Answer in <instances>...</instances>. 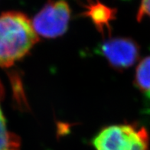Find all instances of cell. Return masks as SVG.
Here are the masks:
<instances>
[{"label":"cell","mask_w":150,"mask_h":150,"mask_svg":"<svg viewBox=\"0 0 150 150\" xmlns=\"http://www.w3.org/2000/svg\"><path fill=\"white\" fill-rule=\"evenodd\" d=\"M2 92L0 85V96ZM19 147V137L7 129L6 120L0 108V150H18Z\"/></svg>","instance_id":"52a82bcc"},{"label":"cell","mask_w":150,"mask_h":150,"mask_svg":"<svg viewBox=\"0 0 150 150\" xmlns=\"http://www.w3.org/2000/svg\"><path fill=\"white\" fill-rule=\"evenodd\" d=\"M135 85L142 93L150 97V56L143 58L137 66Z\"/></svg>","instance_id":"8992f818"},{"label":"cell","mask_w":150,"mask_h":150,"mask_svg":"<svg viewBox=\"0 0 150 150\" xmlns=\"http://www.w3.org/2000/svg\"><path fill=\"white\" fill-rule=\"evenodd\" d=\"M38 41L32 22L24 13L0 14V67L13 65L28 54Z\"/></svg>","instance_id":"6da1fadb"},{"label":"cell","mask_w":150,"mask_h":150,"mask_svg":"<svg viewBox=\"0 0 150 150\" xmlns=\"http://www.w3.org/2000/svg\"><path fill=\"white\" fill-rule=\"evenodd\" d=\"M92 142L96 150H150L148 131L136 123L105 127L93 137Z\"/></svg>","instance_id":"7a4b0ae2"},{"label":"cell","mask_w":150,"mask_h":150,"mask_svg":"<svg viewBox=\"0 0 150 150\" xmlns=\"http://www.w3.org/2000/svg\"><path fill=\"white\" fill-rule=\"evenodd\" d=\"M85 7L87 9L85 15L91 18L101 33L110 28V23L115 18L116 10L102 4L98 0L96 2L90 1Z\"/></svg>","instance_id":"5b68a950"},{"label":"cell","mask_w":150,"mask_h":150,"mask_svg":"<svg viewBox=\"0 0 150 150\" xmlns=\"http://www.w3.org/2000/svg\"><path fill=\"white\" fill-rule=\"evenodd\" d=\"M108 64L115 70L122 71L132 67L139 57L140 48L130 38L117 37L107 39L98 48Z\"/></svg>","instance_id":"277c9868"},{"label":"cell","mask_w":150,"mask_h":150,"mask_svg":"<svg viewBox=\"0 0 150 150\" xmlns=\"http://www.w3.org/2000/svg\"><path fill=\"white\" fill-rule=\"evenodd\" d=\"M71 18V8L65 0H48L32 21L38 35L54 38L67 32Z\"/></svg>","instance_id":"3957f363"},{"label":"cell","mask_w":150,"mask_h":150,"mask_svg":"<svg viewBox=\"0 0 150 150\" xmlns=\"http://www.w3.org/2000/svg\"><path fill=\"white\" fill-rule=\"evenodd\" d=\"M145 17L150 18V0H141L136 19L140 22Z\"/></svg>","instance_id":"ba28073f"}]
</instances>
